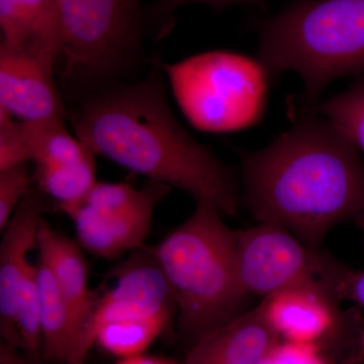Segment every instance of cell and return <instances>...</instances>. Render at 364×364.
Segmentation results:
<instances>
[{"mask_svg":"<svg viewBox=\"0 0 364 364\" xmlns=\"http://www.w3.org/2000/svg\"><path fill=\"white\" fill-rule=\"evenodd\" d=\"M28 161L23 123L0 112V171Z\"/></svg>","mask_w":364,"mask_h":364,"instance_id":"23","label":"cell"},{"mask_svg":"<svg viewBox=\"0 0 364 364\" xmlns=\"http://www.w3.org/2000/svg\"><path fill=\"white\" fill-rule=\"evenodd\" d=\"M355 301L364 310V272H350L344 287V299Z\"/></svg>","mask_w":364,"mask_h":364,"instance_id":"26","label":"cell"},{"mask_svg":"<svg viewBox=\"0 0 364 364\" xmlns=\"http://www.w3.org/2000/svg\"><path fill=\"white\" fill-rule=\"evenodd\" d=\"M240 156L251 215L286 228L309 247L321 250L332 228L364 215L360 151L313 109L270 145Z\"/></svg>","mask_w":364,"mask_h":364,"instance_id":"2","label":"cell"},{"mask_svg":"<svg viewBox=\"0 0 364 364\" xmlns=\"http://www.w3.org/2000/svg\"><path fill=\"white\" fill-rule=\"evenodd\" d=\"M236 234L239 269L249 294L267 298L287 289H306L337 301L344 299L350 270L309 247L286 228L260 222Z\"/></svg>","mask_w":364,"mask_h":364,"instance_id":"7","label":"cell"},{"mask_svg":"<svg viewBox=\"0 0 364 364\" xmlns=\"http://www.w3.org/2000/svg\"><path fill=\"white\" fill-rule=\"evenodd\" d=\"M48 198L33 188L16 208L11 221L1 232L0 242V336L1 343L23 350L16 316L21 289L32 263L28 254L38 248L43 215L49 210Z\"/></svg>","mask_w":364,"mask_h":364,"instance_id":"10","label":"cell"},{"mask_svg":"<svg viewBox=\"0 0 364 364\" xmlns=\"http://www.w3.org/2000/svg\"><path fill=\"white\" fill-rule=\"evenodd\" d=\"M0 364H45V361L32 358L21 349L0 343Z\"/></svg>","mask_w":364,"mask_h":364,"instance_id":"25","label":"cell"},{"mask_svg":"<svg viewBox=\"0 0 364 364\" xmlns=\"http://www.w3.org/2000/svg\"><path fill=\"white\" fill-rule=\"evenodd\" d=\"M261 364H335L314 344L279 342Z\"/></svg>","mask_w":364,"mask_h":364,"instance_id":"24","label":"cell"},{"mask_svg":"<svg viewBox=\"0 0 364 364\" xmlns=\"http://www.w3.org/2000/svg\"><path fill=\"white\" fill-rule=\"evenodd\" d=\"M176 311H165L149 317L127 318L105 326L95 344L119 358L143 354L164 332Z\"/></svg>","mask_w":364,"mask_h":364,"instance_id":"17","label":"cell"},{"mask_svg":"<svg viewBox=\"0 0 364 364\" xmlns=\"http://www.w3.org/2000/svg\"><path fill=\"white\" fill-rule=\"evenodd\" d=\"M37 249L40 260L51 270L60 293L70 309L79 340L98 299L88 286V269L82 251L75 242L53 229L45 219L41 223Z\"/></svg>","mask_w":364,"mask_h":364,"instance_id":"15","label":"cell"},{"mask_svg":"<svg viewBox=\"0 0 364 364\" xmlns=\"http://www.w3.org/2000/svg\"><path fill=\"white\" fill-rule=\"evenodd\" d=\"M0 28L1 49L58 71L63 30L57 0H0Z\"/></svg>","mask_w":364,"mask_h":364,"instance_id":"13","label":"cell"},{"mask_svg":"<svg viewBox=\"0 0 364 364\" xmlns=\"http://www.w3.org/2000/svg\"><path fill=\"white\" fill-rule=\"evenodd\" d=\"M72 128L97 156L151 181L186 191L196 202L234 215L240 195L231 170L184 130L172 114L159 70L75 100Z\"/></svg>","mask_w":364,"mask_h":364,"instance_id":"1","label":"cell"},{"mask_svg":"<svg viewBox=\"0 0 364 364\" xmlns=\"http://www.w3.org/2000/svg\"><path fill=\"white\" fill-rule=\"evenodd\" d=\"M262 301L268 322L284 341L317 345L323 351L330 336L344 333L364 338L363 320L341 313L339 301L320 291L287 289Z\"/></svg>","mask_w":364,"mask_h":364,"instance_id":"11","label":"cell"},{"mask_svg":"<svg viewBox=\"0 0 364 364\" xmlns=\"http://www.w3.org/2000/svg\"><path fill=\"white\" fill-rule=\"evenodd\" d=\"M215 205L195 212L149 249L176 301L182 338L193 346L242 314L250 294L239 269L236 231Z\"/></svg>","mask_w":364,"mask_h":364,"instance_id":"3","label":"cell"},{"mask_svg":"<svg viewBox=\"0 0 364 364\" xmlns=\"http://www.w3.org/2000/svg\"><path fill=\"white\" fill-rule=\"evenodd\" d=\"M33 172L28 163L0 171V231H4L16 208L32 191Z\"/></svg>","mask_w":364,"mask_h":364,"instance_id":"22","label":"cell"},{"mask_svg":"<svg viewBox=\"0 0 364 364\" xmlns=\"http://www.w3.org/2000/svg\"><path fill=\"white\" fill-rule=\"evenodd\" d=\"M16 324L23 343V351L32 358L44 360L37 265L31 268L21 287L16 308Z\"/></svg>","mask_w":364,"mask_h":364,"instance_id":"20","label":"cell"},{"mask_svg":"<svg viewBox=\"0 0 364 364\" xmlns=\"http://www.w3.org/2000/svg\"><path fill=\"white\" fill-rule=\"evenodd\" d=\"M258 35V60L269 74H298L306 109L332 81L364 73V0H296Z\"/></svg>","mask_w":364,"mask_h":364,"instance_id":"4","label":"cell"},{"mask_svg":"<svg viewBox=\"0 0 364 364\" xmlns=\"http://www.w3.org/2000/svg\"><path fill=\"white\" fill-rule=\"evenodd\" d=\"M117 282L98 298L67 364H85L97 334L105 326L127 318L149 317L176 311L164 275L149 249L136 251L117 268Z\"/></svg>","mask_w":364,"mask_h":364,"instance_id":"9","label":"cell"},{"mask_svg":"<svg viewBox=\"0 0 364 364\" xmlns=\"http://www.w3.org/2000/svg\"><path fill=\"white\" fill-rule=\"evenodd\" d=\"M56 73L32 57L0 48V112L23 123L65 121Z\"/></svg>","mask_w":364,"mask_h":364,"instance_id":"12","label":"cell"},{"mask_svg":"<svg viewBox=\"0 0 364 364\" xmlns=\"http://www.w3.org/2000/svg\"><path fill=\"white\" fill-rule=\"evenodd\" d=\"M63 30L61 90L74 100L119 82L140 56L141 0H57Z\"/></svg>","mask_w":364,"mask_h":364,"instance_id":"5","label":"cell"},{"mask_svg":"<svg viewBox=\"0 0 364 364\" xmlns=\"http://www.w3.org/2000/svg\"><path fill=\"white\" fill-rule=\"evenodd\" d=\"M33 178L62 212L80 203L97 183L95 158L65 166H33Z\"/></svg>","mask_w":364,"mask_h":364,"instance_id":"18","label":"cell"},{"mask_svg":"<svg viewBox=\"0 0 364 364\" xmlns=\"http://www.w3.org/2000/svg\"><path fill=\"white\" fill-rule=\"evenodd\" d=\"M37 267L43 358L48 363L67 364L77 344V328L51 270L41 260Z\"/></svg>","mask_w":364,"mask_h":364,"instance_id":"16","label":"cell"},{"mask_svg":"<svg viewBox=\"0 0 364 364\" xmlns=\"http://www.w3.org/2000/svg\"><path fill=\"white\" fill-rule=\"evenodd\" d=\"M310 109L331 121L364 153V81Z\"/></svg>","mask_w":364,"mask_h":364,"instance_id":"19","label":"cell"},{"mask_svg":"<svg viewBox=\"0 0 364 364\" xmlns=\"http://www.w3.org/2000/svg\"><path fill=\"white\" fill-rule=\"evenodd\" d=\"M363 227H364V222H363Z\"/></svg>","mask_w":364,"mask_h":364,"instance_id":"28","label":"cell"},{"mask_svg":"<svg viewBox=\"0 0 364 364\" xmlns=\"http://www.w3.org/2000/svg\"><path fill=\"white\" fill-rule=\"evenodd\" d=\"M280 341L262 301L191 346L182 364H261Z\"/></svg>","mask_w":364,"mask_h":364,"instance_id":"14","label":"cell"},{"mask_svg":"<svg viewBox=\"0 0 364 364\" xmlns=\"http://www.w3.org/2000/svg\"><path fill=\"white\" fill-rule=\"evenodd\" d=\"M116 364H182L177 363L172 359L160 358V356L145 355V354H139V355L131 356V358H121Z\"/></svg>","mask_w":364,"mask_h":364,"instance_id":"27","label":"cell"},{"mask_svg":"<svg viewBox=\"0 0 364 364\" xmlns=\"http://www.w3.org/2000/svg\"><path fill=\"white\" fill-rule=\"evenodd\" d=\"M171 191L151 181L142 188L97 182L77 205L62 212L74 223L79 243L90 253L111 258L143 248L158 203Z\"/></svg>","mask_w":364,"mask_h":364,"instance_id":"8","label":"cell"},{"mask_svg":"<svg viewBox=\"0 0 364 364\" xmlns=\"http://www.w3.org/2000/svg\"><path fill=\"white\" fill-rule=\"evenodd\" d=\"M261 0H156L144 11V32L154 38L164 37L174 26V14L177 9L191 4H203L221 11L236 4H257Z\"/></svg>","mask_w":364,"mask_h":364,"instance_id":"21","label":"cell"},{"mask_svg":"<svg viewBox=\"0 0 364 364\" xmlns=\"http://www.w3.org/2000/svg\"><path fill=\"white\" fill-rule=\"evenodd\" d=\"M159 66L184 117L198 130H243L264 112L269 73L258 59L210 51Z\"/></svg>","mask_w":364,"mask_h":364,"instance_id":"6","label":"cell"}]
</instances>
